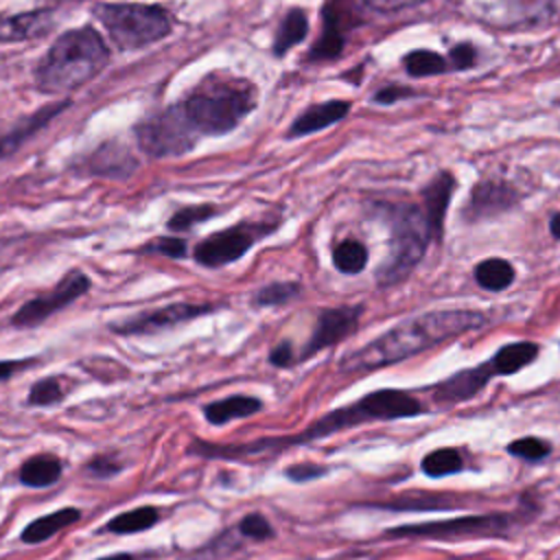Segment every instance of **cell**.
<instances>
[{
    "label": "cell",
    "mask_w": 560,
    "mask_h": 560,
    "mask_svg": "<svg viewBox=\"0 0 560 560\" xmlns=\"http://www.w3.org/2000/svg\"><path fill=\"white\" fill-rule=\"evenodd\" d=\"M424 413V407L418 398H413L407 392L400 389H376L365 394L363 398L337 407L308 424L298 435H282V438H260L254 442L243 444H212L206 440H192L188 446L190 455L199 457H217V459H249L260 455H278L287 448L302 446L313 440L328 438L332 433H339L343 429L374 422V420H394V418H413Z\"/></svg>",
    "instance_id": "obj_1"
},
{
    "label": "cell",
    "mask_w": 560,
    "mask_h": 560,
    "mask_svg": "<svg viewBox=\"0 0 560 560\" xmlns=\"http://www.w3.org/2000/svg\"><path fill=\"white\" fill-rule=\"evenodd\" d=\"M486 315L481 311L468 308H444L431 311L411 319H405L378 335L370 343L343 357L339 363V372L343 374H363L372 372L398 361H405L413 354H420L446 339L459 337L472 328H481L486 324Z\"/></svg>",
    "instance_id": "obj_2"
},
{
    "label": "cell",
    "mask_w": 560,
    "mask_h": 560,
    "mask_svg": "<svg viewBox=\"0 0 560 560\" xmlns=\"http://www.w3.org/2000/svg\"><path fill=\"white\" fill-rule=\"evenodd\" d=\"M107 46L94 28H74L50 46L37 66L35 81L44 92H68L94 79L107 63Z\"/></svg>",
    "instance_id": "obj_3"
},
{
    "label": "cell",
    "mask_w": 560,
    "mask_h": 560,
    "mask_svg": "<svg viewBox=\"0 0 560 560\" xmlns=\"http://www.w3.org/2000/svg\"><path fill=\"white\" fill-rule=\"evenodd\" d=\"M256 90L249 81L210 74L184 101L186 114L206 136H221L234 129L254 107Z\"/></svg>",
    "instance_id": "obj_4"
},
{
    "label": "cell",
    "mask_w": 560,
    "mask_h": 560,
    "mask_svg": "<svg viewBox=\"0 0 560 560\" xmlns=\"http://www.w3.org/2000/svg\"><path fill=\"white\" fill-rule=\"evenodd\" d=\"M392 241L389 256L376 271V282L387 289L402 282L413 267L422 260L429 238L433 236L424 217V210L418 206H396L392 210Z\"/></svg>",
    "instance_id": "obj_5"
},
{
    "label": "cell",
    "mask_w": 560,
    "mask_h": 560,
    "mask_svg": "<svg viewBox=\"0 0 560 560\" xmlns=\"http://www.w3.org/2000/svg\"><path fill=\"white\" fill-rule=\"evenodd\" d=\"M94 13L120 50L149 46L171 31L168 13L153 4H98Z\"/></svg>",
    "instance_id": "obj_6"
},
{
    "label": "cell",
    "mask_w": 560,
    "mask_h": 560,
    "mask_svg": "<svg viewBox=\"0 0 560 560\" xmlns=\"http://www.w3.org/2000/svg\"><path fill=\"white\" fill-rule=\"evenodd\" d=\"M199 129L186 114L184 103L162 109L138 127V142L153 158H173L190 151L199 138Z\"/></svg>",
    "instance_id": "obj_7"
},
{
    "label": "cell",
    "mask_w": 560,
    "mask_h": 560,
    "mask_svg": "<svg viewBox=\"0 0 560 560\" xmlns=\"http://www.w3.org/2000/svg\"><path fill=\"white\" fill-rule=\"evenodd\" d=\"M514 518L510 514H479V516H459L446 521L413 523L387 529L389 538H433V540H453L466 536H501Z\"/></svg>",
    "instance_id": "obj_8"
},
{
    "label": "cell",
    "mask_w": 560,
    "mask_h": 560,
    "mask_svg": "<svg viewBox=\"0 0 560 560\" xmlns=\"http://www.w3.org/2000/svg\"><path fill=\"white\" fill-rule=\"evenodd\" d=\"M90 289V278L81 269L68 271L48 293H42L28 302H24L13 315L11 326L15 328H35L57 311L72 304L77 298L85 295Z\"/></svg>",
    "instance_id": "obj_9"
},
{
    "label": "cell",
    "mask_w": 560,
    "mask_h": 560,
    "mask_svg": "<svg viewBox=\"0 0 560 560\" xmlns=\"http://www.w3.org/2000/svg\"><path fill=\"white\" fill-rule=\"evenodd\" d=\"M269 232V225L241 223L210 234L195 247V260L203 267H223L238 260L262 234Z\"/></svg>",
    "instance_id": "obj_10"
},
{
    "label": "cell",
    "mask_w": 560,
    "mask_h": 560,
    "mask_svg": "<svg viewBox=\"0 0 560 560\" xmlns=\"http://www.w3.org/2000/svg\"><path fill=\"white\" fill-rule=\"evenodd\" d=\"M214 304H192V302H173L166 306H160L155 311L138 313L133 317H127L122 322H112L109 330L116 335H153L166 328H173L177 324L190 322L195 317L212 313Z\"/></svg>",
    "instance_id": "obj_11"
},
{
    "label": "cell",
    "mask_w": 560,
    "mask_h": 560,
    "mask_svg": "<svg viewBox=\"0 0 560 560\" xmlns=\"http://www.w3.org/2000/svg\"><path fill=\"white\" fill-rule=\"evenodd\" d=\"M363 308L357 306V304H348V306H332V308H324L319 315H317V322H315V328H313V335L311 339L306 341L302 354H300V361L313 357L315 352L328 348V346H335L337 341H341L343 337H348L357 324H359V317H361Z\"/></svg>",
    "instance_id": "obj_12"
},
{
    "label": "cell",
    "mask_w": 560,
    "mask_h": 560,
    "mask_svg": "<svg viewBox=\"0 0 560 560\" xmlns=\"http://www.w3.org/2000/svg\"><path fill=\"white\" fill-rule=\"evenodd\" d=\"M348 0H328L324 9V28L317 44L311 48V59H332L343 48L346 31L352 24Z\"/></svg>",
    "instance_id": "obj_13"
},
{
    "label": "cell",
    "mask_w": 560,
    "mask_h": 560,
    "mask_svg": "<svg viewBox=\"0 0 560 560\" xmlns=\"http://www.w3.org/2000/svg\"><path fill=\"white\" fill-rule=\"evenodd\" d=\"M516 190L503 182H481L470 190V197L464 206V217L468 221L488 219L510 210L516 203Z\"/></svg>",
    "instance_id": "obj_14"
},
{
    "label": "cell",
    "mask_w": 560,
    "mask_h": 560,
    "mask_svg": "<svg viewBox=\"0 0 560 560\" xmlns=\"http://www.w3.org/2000/svg\"><path fill=\"white\" fill-rule=\"evenodd\" d=\"M497 376L494 374V368L490 363V359L477 368H468V370H462V372H455L451 374L448 378H444L442 383H438L433 387V396L442 402H462V400H468L472 398L479 389L486 387V383Z\"/></svg>",
    "instance_id": "obj_15"
},
{
    "label": "cell",
    "mask_w": 560,
    "mask_h": 560,
    "mask_svg": "<svg viewBox=\"0 0 560 560\" xmlns=\"http://www.w3.org/2000/svg\"><path fill=\"white\" fill-rule=\"evenodd\" d=\"M455 179L448 173H440L438 177H433V182L422 190V199H424V217L429 223V230L433 236L440 238L442 234V225H444V214L451 201V192H453Z\"/></svg>",
    "instance_id": "obj_16"
},
{
    "label": "cell",
    "mask_w": 560,
    "mask_h": 560,
    "mask_svg": "<svg viewBox=\"0 0 560 560\" xmlns=\"http://www.w3.org/2000/svg\"><path fill=\"white\" fill-rule=\"evenodd\" d=\"M79 518H81L79 508H61V510H55L50 514H44V516H37L35 521H31L22 529L20 538L28 545H37V542H44V540L52 538L57 532L74 525Z\"/></svg>",
    "instance_id": "obj_17"
},
{
    "label": "cell",
    "mask_w": 560,
    "mask_h": 560,
    "mask_svg": "<svg viewBox=\"0 0 560 560\" xmlns=\"http://www.w3.org/2000/svg\"><path fill=\"white\" fill-rule=\"evenodd\" d=\"M350 109L348 101H326L319 105L308 107L302 116L295 118L293 127H291V136H306L313 131H319L337 120H341Z\"/></svg>",
    "instance_id": "obj_18"
},
{
    "label": "cell",
    "mask_w": 560,
    "mask_h": 560,
    "mask_svg": "<svg viewBox=\"0 0 560 560\" xmlns=\"http://www.w3.org/2000/svg\"><path fill=\"white\" fill-rule=\"evenodd\" d=\"M262 407V402L256 396H247V394H234L214 402H208L203 407V416L210 424H225L230 420L236 418H247L258 413Z\"/></svg>",
    "instance_id": "obj_19"
},
{
    "label": "cell",
    "mask_w": 560,
    "mask_h": 560,
    "mask_svg": "<svg viewBox=\"0 0 560 560\" xmlns=\"http://www.w3.org/2000/svg\"><path fill=\"white\" fill-rule=\"evenodd\" d=\"M63 464L50 455V453H39L28 457L18 472V479L28 486V488H46L52 486L61 477Z\"/></svg>",
    "instance_id": "obj_20"
},
{
    "label": "cell",
    "mask_w": 560,
    "mask_h": 560,
    "mask_svg": "<svg viewBox=\"0 0 560 560\" xmlns=\"http://www.w3.org/2000/svg\"><path fill=\"white\" fill-rule=\"evenodd\" d=\"M538 354V346L532 341H516L510 346H503L492 359V368L494 374H514L521 368H525L527 363H532Z\"/></svg>",
    "instance_id": "obj_21"
},
{
    "label": "cell",
    "mask_w": 560,
    "mask_h": 560,
    "mask_svg": "<svg viewBox=\"0 0 560 560\" xmlns=\"http://www.w3.org/2000/svg\"><path fill=\"white\" fill-rule=\"evenodd\" d=\"M158 521H160L158 508L142 505V508L120 512L118 516L107 521L105 529L112 532V534H138V532H144V529L153 527Z\"/></svg>",
    "instance_id": "obj_22"
},
{
    "label": "cell",
    "mask_w": 560,
    "mask_h": 560,
    "mask_svg": "<svg viewBox=\"0 0 560 560\" xmlns=\"http://www.w3.org/2000/svg\"><path fill=\"white\" fill-rule=\"evenodd\" d=\"M475 280L481 289L501 291L514 282V267L503 258H488L475 267Z\"/></svg>",
    "instance_id": "obj_23"
},
{
    "label": "cell",
    "mask_w": 560,
    "mask_h": 560,
    "mask_svg": "<svg viewBox=\"0 0 560 560\" xmlns=\"http://www.w3.org/2000/svg\"><path fill=\"white\" fill-rule=\"evenodd\" d=\"M306 31H308L306 13H304L302 9L289 11V13L284 15L280 28H278L273 50H276L278 55H284L289 48H293L295 44H300V42L306 37Z\"/></svg>",
    "instance_id": "obj_24"
},
{
    "label": "cell",
    "mask_w": 560,
    "mask_h": 560,
    "mask_svg": "<svg viewBox=\"0 0 560 560\" xmlns=\"http://www.w3.org/2000/svg\"><path fill=\"white\" fill-rule=\"evenodd\" d=\"M136 168V162L120 147H105L92 158V171L103 175H127Z\"/></svg>",
    "instance_id": "obj_25"
},
{
    "label": "cell",
    "mask_w": 560,
    "mask_h": 560,
    "mask_svg": "<svg viewBox=\"0 0 560 560\" xmlns=\"http://www.w3.org/2000/svg\"><path fill=\"white\" fill-rule=\"evenodd\" d=\"M332 265L341 273H359L368 265V249L359 241H341L332 249Z\"/></svg>",
    "instance_id": "obj_26"
},
{
    "label": "cell",
    "mask_w": 560,
    "mask_h": 560,
    "mask_svg": "<svg viewBox=\"0 0 560 560\" xmlns=\"http://www.w3.org/2000/svg\"><path fill=\"white\" fill-rule=\"evenodd\" d=\"M462 466H464L462 455L455 448H438L424 455L422 459V472L429 477L453 475V472H459Z\"/></svg>",
    "instance_id": "obj_27"
},
{
    "label": "cell",
    "mask_w": 560,
    "mask_h": 560,
    "mask_svg": "<svg viewBox=\"0 0 560 560\" xmlns=\"http://www.w3.org/2000/svg\"><path fill=\"white\" fill-rule=\"evenodd\" d=\"M405 68L411 77H431V74L446 72L448 63L442 55L433 50H411L405 57Z\"/></svg>",
    "instance_id": "obj_28"
},
{
    "label": "cell",
    "mask_w": 560,
    "mask_h": 560,
    "mask_svg": "<svg viewBox=\"0 0 560 560\" xmlns=\"http://www.w3.org/2000/svg\"><path fill=\"white\" fill-rule=\"evenodd\" d=\"M44 13H26L15 15L4 22H0V39H20V37H33L44 28Z\"/></svg>",
    "instance_id": "obj_29"
},
{
    "label": "cell",
    "mask_w": 560,
    "mask_h": 560,
    "mask_svg": "<svg viewBox=\"0 0 560 560\" xmlns=\"http://www.w3.org/2000/svg\"><path fill=\"white\" fill-rule=\"evenodd\" d=\"M300 295V284L298 282H271L265 284L256 291L252 302L256 306H282Z\"/></svg>",
    "instance_id": "obj_30"
},
{
    "label": "cell",
    "mask_w": 560,
    "mask_h": 560,
    "mask_svg": "<svg viewBox=\"0 0 560 560\" xmlns=\"http://www.w3.org/2000/svg\"><path fill=\"white\" fill-rule=\"evenodd\" d=\"M61 398H63V387L57 376L42 378V381L33 383L28 389V405H33V407H48V405L59 402Z\"/></svg>",
    "instance_id": "obj_31"
},
{
    "label": "cell",
    "mask_w": 560,
    "mask_h": 560,
    "mask_svg": "<svg viewBox=\"0 0 560 560\" xmlns=\"http://www.w3.org/2000/svg\"><path fill=\"white\" fill-rule=\"evenodd\" d=\"M549 451H551L549 442H545L540 438H521V440H514L508 444V453L529 459V462L542 459L545 455H549Z\"/></svg>",
    "instance_id": "obj_32"
},
{
    "label": "cell",
    "mask_w": 560,
    "mask_h": 560,
    "mask_svg": "<svg viewBox=\"0 0 560 560\" xmlns=\"http://www.w3.org/2000/svg\"><path fill=\"white\" fill-rule=\"evenodd\" d=\"M214 214V208L212 206H190V208H184V210H177L171 221H168V228L171 230H188L192 228L195 223L199 221H206L208 217Z\"/></svg>",
    "instance_id": "obj_33"
},
{
    "label": "cell",
    "mask_w": 560,
    "mask_h": 560,
    "mask_svg": "<svg viewBox=\"0 0 560 560\" xmlns=\"http://www.w3.org/2000/svg\"><path fill=\"white\" fill-rule=\"evenodd\" d=\"M238 532L247 538H254V540H269L273 536V527L271 523L258 514V512H252V514H245L238 523Z\"/></svg>",
    "instance_id": "obj_34"
},
{
    "label": "cell",
    "mask_w": 560,
    "mask_h": 560,
    "mask_svg": "<svg viewBox=\"0 0 560 560\" xmlns=\"http://www.w3.org/2000/svg\"><path fill=\"white\" fill-rule=\"evenodd\" d=\"M444 494H420L416 501H409V497H400L398 501L392 503H378V508L387 510H429V508H448L451 503L440 501Z\"/></svg>",
    "instance_id": "obj_35"
},
{
    "label": "cell",
    "mask_w": 560,
    "mask_h": 560,
    "mask_svg": "<svg viewBox=\"0 0 560 560\" xmlns=\"http://www.w3.org/2000/svg\"><path fill=\"white\" fill-rule=\"evenodd\" d=\"M142 249L153 252V254H162V256H168V258H184L186 256V241L177 238V236H160L153 243H147Z\"/></svg>",
    "instance_id": "obj_36"
},
{
    "label": "cell",
    "mask_w": 560,
    "mask_h": 560,
    "mask_svg": "<svg viewBox=\"0 0 560 560\" xmlns=\"http://www.w3.org/2000/svg\"><path fill=\"white\" fill-rule=\"evenodd\" d=\"M125 468L122 462H118L114 455H96L85 464V470L96 479H107L118 475Z\"/></svg>",
    "instance_id": "obj_37"
},
{
    "label": "cell",
    "mask_w": 560,
    "mask_h": 560,
    "mask_svg": "<svg viewBox=\"0 0 560 560\" xmlns=\"http://www.w3.org/2000/svg\"><path fill=\"white\" fill-rule=\"evenodd\" d=\"M510 11L523 20H536L547 13L551 0H505Z\"/></svg>",
    "instance_id": "obj_38"
},
{
    "label": "cell",
    "mask_w": 560,
    "mask_h": 560,
    "mask_svg": "<svg viewBox=\"0 0 560 560\" xmlns=\"http://www.w3.org/2000/svg\"><path fill=\"white\" fill-rule=\"evenodd\" d=\"M326 475V468L319 466V464H313V462H300V464H293L284 470V477L293 483H304V481H313L317 477Z\"/></svg>",
    "instance_id": "obj_39"
},
{
    "label": "cell",
    "mask_w": 560,
    "mask_h": 560,
    "mask_svg": "<svg viewBox=\"0 0 560 560\" xmlns=\"http://www.w3.org/2000/svg\"><path fill=\"white\" fill-rule=\"evenodd\" d=\"M269 363L271 365H276V368H289V365H293L298 359H295V354H293V346H291V341H278L271 350H269Z\"/></svg>",
    "instance_id": "obj_40"
},
{
    "label": "cell",
    "mask_w": 560,
    "mask_h": 560,
    "mask_svg": "<svg viewBox=\"0 0 560 560\" xmlns=\"http://www.w3.org/2000/svg\"><path fill=\"white\" fill-rule=\"evenodd\" d=\"M477 61V50L470 44H457L451 48V66L455 70H466Z\"/></svg>",
    "instance_id": "obj_41"
},
{
    "label": "cell",
    "mask_w": 560,
    "mask_h": 560,
    "mask_svg": "<svg viewBox=\"0 0 560 560\" xmlns=\"http://www.w3.org/2000/svg\"><path fill=\"white\" fill-rule=\"evenodd\" d=\"M372 9L376 11H398V9H407L413 4H420L424 0H365Z\"/></svg>",
    "instance_id": "obj_42"
},
{
    "label": "cell",
    "mask_w": 560,
    "mask_h": 560,
    "mask_svg": "<svg viewBox=\"0 0 560 560\" xmlns=\"http://www.w3.org/2000/svg\"><path fill=\"white\" fill-rule=\"evenodd\" d=\"M413 92L407 90V88H400V85H389V88H383L374 98L378 103H394L398 98H405V96H411Z\"/></svg>",
    "instance_id": "obj_43"
},
{
    "label": "cell",
    "mask_w": 560,
    "mask_h": 560,
    "mask_svg": "<svg viewBox=\"0 0 560 560\" xmlns=\"http://www.w3.org/2000/svg\"><path fill=\"white\" fill-rule=\"evenodd\" d=\"M31 361H24V359H7V361H0V383L11 378L18 370L26 368Z\"/></svg>",
    "instance_id": "obj_44"
},
{
    "label": "cell",
    "mask_w": 560,
    "mask_h": 560,
    "mask_svg": "<svg viewBox=\"0 0 560 560\" xmlns=\"http://www.w3.org/2000/svg\"><path fill=\"white\" fill-rule=\"evenodd\" d=\"M549 230H551V234H553L556 238H560V212L551 217V221H549Z\"/></svg>",
    "instance_id": "obj_45"
},
{
    "label": "cell",
    "mask_w": 560,
    "mask_h": 560,
    "mask_svg": "<svg viewBox=\"0 0 560 560\" xmlns=\"http://www.w3.org/2000/svg\"><path fill=\"white\" fill-rule=\"evenodd\" d=\"M96 560H136L131 553H114V556H105V558H96Z\"/></svg>",
    "instance_id": "obj_46"
}]
</instances>
